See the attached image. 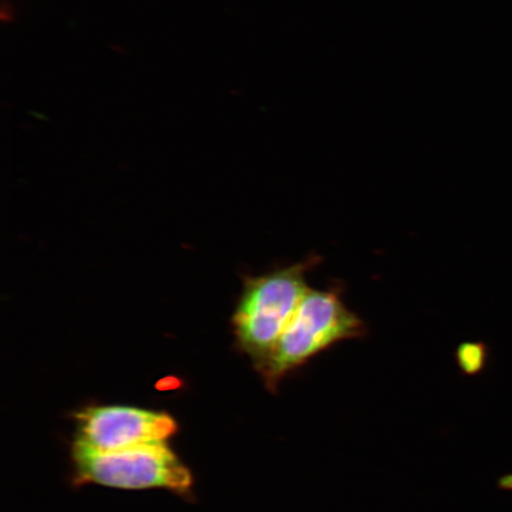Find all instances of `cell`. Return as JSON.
<instances>
[{
    "label": "cell",
    "mask_w": 512,
    "mask_h": 512,
    "mask_svg": "<svg viewBox=\"0 0 512 512\" xmlns=\"http://www.w3.org/2000/svg\"><path fill=\"white\" fill-rule=\"evenodd\" d=\"M78 483L125 490L168 489L188 492L192 477L187 466L166 443H153L114 452L73 447Z\"/></svg>",
    "instance_id": "obj_3"
},
{
    "label": "cell",
    "mask_w": 512,
    "mask_h": 512,
    "mask_svg": "<svg viewBox=\"0 0 512 512\" xmlns=\"http://www.w3.org/2000/svg\"><path fill=\"white\" fill-rule=\"evenodd\" d=\"M368 326L343 300L342 285L307 292L271 354L256 371L267 390L277 394L280 383L313 358L335 345L368 336Z\"/></svg>",
    "instance_id": "obj_1"
},
{
    "label": "cell",
    "mask_w": 512,
    "mask_h": 512,
    "mask_svg": "<svg viewBox=\"0 0 512 512\" xmlns=\"http://www.w3.org/2000/svg\"><path fill=\"white\" fill-rule=\"evenodd\" d=\"M74 445L94 452H114L153 443H166L177 432L172 416L124 406L91 407L76 415Z\"/></svg>",
    "instance_id": "obj_4"
},
{
    "label": "cell",
    "mask_w": 512,
    "mask_h": 512,
    "mask_svg": "<svg viewBox=\"0 0 512 512\" xmlns=\"http://www.w3.org/2000/svg\"><path fill=\"white\" fill-rule=\"evenodd\" d=\"M458 366L467 375L477 374L484 368L486 348L483 343L465 342L456 351Z\"/></svg>",
    "instance_id": "obj_5"
},
{
    "label": "cell",
    "mask_w": 512,
    "mask_h": 512,
    "mask_svg": "<svg viewBox=\"0 0 512 512\" xmlns=\"http://www.w3.org/2000/svg\"><path fill=\"white\" fill-rule=\"evenodd\" d=\"M322 261V256L310 254L296 264L243 281L233 328L238 349L251 357L254 368L266 360L283 336L311 290L306 274Z\"/></svg>",
    "instance_id": "obj_2"
}]
</instances>
